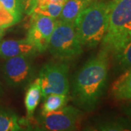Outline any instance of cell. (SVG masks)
Wrapping results in <instances>:
<instances>
[{"label":"cell","mask_w":131,"mask_h":131,"mask_svg":"<svg viewBox=\"0 0 131 131\" xmlns=\"http://www.w3.org/2000/svg\"><path fill=\"white\" fill-rule=\"evenodd\" d=\"M80 117L81 112L77 108L63 106L58 111L42 114L38 124L42 130H74L77 128Z\"/></svg>","instance_id":"8992f818"},{"label":"cell","mask_w":131,"mask_h":131,"mask_svg":"<svg viewBox=\"0 0 131 131\" xmlns=\"http://www.w3.org/2000/svg\"><path fill=\"white\" fill-rule=\"evenodd\" d=\"M31 22L26 39L31 43L38 52L47 49L49 40L56 27L57 20L48 16L31 13Z\"/></svg>","instance_id":"52a82bcc"},{"label":"cell","mask_w":131,"mask_h":131,"mask_svg":"<svg viewBox=\"0 0 131 131\" xmlns=\"http://www.w3.org/2000/svg\"><path fill=\"white\" fill-rule=\"evenodd\" d=\"M123 110L127 116H128L131 119V103L125 106Z\"/></svg>","instance_id":"ffe728a7"},{"label":"cell","mask_w":131,"mask_h":131,"mask_svg":"<svg viewBox=\"0 0 131 131\" xmlns=\"http://www.w3.org/2000/svg\"><path fill=\"white\" fill-rule=\"evenodd\" d=\"M82 47L74 22L57 20L47 46L50 54L59 58H72L82 52Z\"/></svg>","instance_id":"277c9868"},{"label":"cell","mask_w":131,"mask_h":131,"mask_svg":"<svg viewBox=\"0 0 131 131\" xmlns=\"http://www.w3.org/2000/svg\"><path fill=\"white\" fill-rule=\"evenodd\" d=\"M109 53L102 48L77 73L72 86L74 102L84 111L96 107L106 89Z\"/></svg>","instance_id":"6da1fadb"},{"label":"cell","mask_w":131,"mask_h":131,"mask_svg":"<svg viewBox=\"0 0 131 131\" xmlns=\"http://www.w3.org/2000/svg\"><path fill=\"white\" fill-rule=\"evenodd\" d=\"M66 94H50L45 98L42 114L52 112L63 108L67 102Z\"/></svg>","instance_id":"9a60e30c"},{"label":"cell","mask_w":131,"mask_h":131,"mask_svg":"<svg viewBox=\"0 0 131 131\" xmlns=\"http://www.w3.org/2000/svg\"><path fill=\"white\" fill-rule=\"evenodd\" d=\"M18 22V20L0 4V28H8Z\"/></svg>","instance_id":"d6986e66"},{"label":"cell","mask_w":131,"mask_h":131,"mask_svg":"<svg viewBox=\"0 0 131 131\" xmlns=\"http://www.w3.org/2000/svg\"><path fill=\"white\" fill-rule=\"evenodd\" d=\"M3 33H4V31H3V28H0V38L2 37V35H3Z\"/></svg>","instance_id":"7402d4cb"},{"label":"cell","mask_w":131,"mask_h":131,"mask_svg":"<svg viewBox=\"0 0 131 131\" xmlns=\"http://www.w3.org/2000/svg\"><path fill=\"white\" fill-rule=\"evenodd\" d=\"M96 1L98 0H68L63 5L60 20L74 22L80 13Z\"/></svg>","instance_id":"8fae6325"},{"label":"cell","mask_w":131,"mask_h":131,"mask_svg":"<svg viewBox=\"0 0 131 131\" xmlns=\"http://www.w3.org/2000/svg\"><path fill=\"white\" fill-rule=\"evenodd\" d=\"M131 37V0L108 2V23L102 46L113 53Z\"/></svg>","instance_id":"3957f363"},{"label":"cell","mask_w":131,"mask_h":131,"mask_svg":"<svg viewBox=\"0 0 131 131\" xmlns=\"http://www.w3.org/2000/svg\"><path fill=\"white\" fill-rule=\"evenodd\" d=\"M42 97V90L39 78L31 82L26 93L25 106L28 118H31L36 108L40 101Z\"/></svg>","instance_id":"7c38bea8"},{"label":"cell","mask_w":131,"mask_h":131,"mask_svg":"<svg viewBox=\"0 0 131 131\" xmlns=\"http://www.w3.org/2000/svg\"><path fill=\"white\" fill-rule=\"evenodd\" d=\"M21 124L13 112L0 108V131L21 130Z\"/></svg>","instance_id":"5bb4252c"},{"label":"cell","mask_w":131,"mask_h":131,"mask_svg":"<svg viewBox=\"0 0 131 131\" xmlns=\"http://www.w3.org/2000/svg\"><path fill=\"white\" fill-rule=\"evenodd\" d=\"M39 80L43 98L50 94H68L69 67L63 63H49L42 68Z\"/></svg>","instance_id":"5b68a950"},{"label":"cell","mask_w":131,"mask_h":131,"mask_svg":"<svg viewBox=\"0 0 131 131\" xmlns=\"http://www.w3.org/2000/svg\"><path fill=\"white\" fill-rule=\"evenodd\" d=\"M63 4L50 2L45 5H37L32 13H37L56 19L60 17Z\"/></svg>","instance_id":"2e32d148"},{"label":"cell","mask_w":131,"mask_h":131,"mask_svg":"<svg viewBox=\"0 0 131 131\" xmlns=\"http://www.w3.org/2000/svg\"><path fill=\"white\" fill-rule=\"evenodd\" d=\"M112 93L119 101L131 100V68L123 71L112 87Z\"/></svg>","instance_id":"30bf717a"},{"label":"cell","mask_w":131,"mask_h":131,"mask_svg":"<svg viewBox=\"0 0 131 131\" xmlns=\"http://www.w3.org/2000/svg\"><path fill=\"white\" fill-rule=\"evenodd\" d=\"M30 57L20 56L7 59L3 71L5 80L9 85L20 86L31 79L33 67Z\"/></svg>","instance_id":"ba28073f"},{"label":"cell","mask_w":131,"mask_h":131,"mask_svg":"<svg viewBox=\"0 0 131 131\" xmlns=\"http://www.w3.org/2000/svg\"><path fill=\"white\" fill-rule=\"evenodd\" d=\"M96 130L106 131L131 130V125L125 119H117L99 123Z\"/></svg>","instance_id":"e0dca14e"},{"label":"cell","mask_w":131,"mask_h":131,"mask_svg":"<svg viewBox=\"0 0 131 131\" xmlns=\"http://www.w3.org/2000/svg\"><path fill=\"white\" fill-rule=\"evenodd\" d=\"M68 0H51L52 2H56V3H61V4H65Z\"/></svg>","instance_id":"44dd1931"},{"label":"cell","mask_w":131,"mask_h":131,"mask_svg":"<svg viewBox=\"0 0 131 131\" xmlns=\"http://www.w3.org/2000/svg\"><path fill=\"white\" fill-rule=\"evenodd\" d=\"M108 2L98 0L80 13L74 21L82 46L93 48L102 42L106 32Z\"/></svg>","instance_id":"7a4b0ae2"},{"label":"cell","mask_w":131,"mask_h":131,"mask_svg":"<svg viewBox=\"0 0 131 131\" xmlns=\"http://www.w3.org/2000/svg\"><path fill=\"white\" fill-rule=\"evenodd\" d=\"M118 69L125 71L131 68V37L112 53Z\"/></svg>","instance_id":"4fadbf2b"},{"label":"cell","mask_w":131,"mask_h":131,"mask_svg":"<svg viewBox=\"0 0 131 131\" xmlns=\"http://www.w3.org/2000/svg\"><path fill=\"white\" fill-rule=\"evenodd\" d=\"M0 4L20 21L22 18V9L19 0H0Z\"/></svg>","instance_id":"ac0fdd59"},{"label":"cell","mask_w":131,"mask_h":131,"mask_svg":"<svg viewBox=\"0 0 131 131\" xmlns=\"http://www.w3.org/2000/svg\"><path fill=\"white\" fill-rule=\"evenodd\" d=\"M31 43L26 39H8L0 43V56L5 59L13 57L31 56L37 52Z\"/></svg>","instance_id":"9c48e42d"}]
</instances>
